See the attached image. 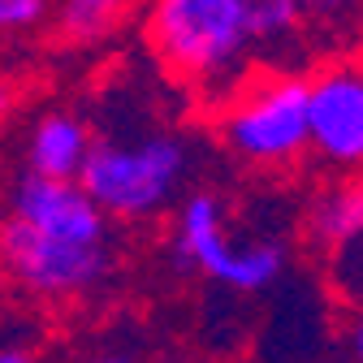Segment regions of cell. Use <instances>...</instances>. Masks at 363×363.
<instances>
[{"instance_id":"cell-1","label":"cell","mask_w":363,"mask_h":363,"mask_svg":"<svg viewBox=\"0 0 363 363\" xmlns=\"http://www.w3.org/2000/svg\"><path fill=\"white\" fill-rule=\"evenodd\" d=\"M143 39L156 65L208 104H220L255 69L242 0H147Z\"/></svg>"},{"instance_id":"cell-2","label":"cell","mask_w":363,"mask_h":363,"mask_svg":"<svg viewBox=\"0 0 363 363\" xmlns=\"http://www.w3.org/2000/svg\"><path fill=\"white\" fill-rule=\"evenodd\" d=\"M216 139L238 164L281 173L307 152V74L298 69H251L220 104H212Z\"/></svg>"},{"instance_id":"cell-3","label":"cell","mask_w":363,"mask_h":363,"mask_svg":"<svg viewBox=\"0 0 363 363\" xmlns=\"http://www.w3.org/2000/svg\"><path fill=\"white\" fill-rule=\"evenodd\" d=\"M191 173V143L182 134L152 130L139 139H91L78 186L108 220H147L164 212Z\"/></svg>"},{"instance_id":"cell-4","label":"cell","mask_w":363,"mask_h":363,"mask_svg":"<svg viewBox=\"0 0 363 363\" xmlns=\"http://www.w3.org/2000/svg\"><path fill=\"white\" fill-rule=\"evenodd\" d=\"M173 251L182 255V264L203 272L208 281L238 290V294H259L286 272V242H277V238L234 242L225 203L212 191H191L177 203Z\"/></svg>"},{"instance_id":"cell-5","label":"cell","mask_w":363,"mask_h":363,"mask_svg":"<svg viewBox=\"0 0 363 363\" xmlns=\"http://www.w3.org/2000/svg\"><path fill=\"white\" fill-rule=\"evenodd\" d=\"M117 268L113 242H74L0 212V277L43 303L96 294Z\"/></svg>"},{"instance_id":"cell-6","label":"cell","mask_w":363,"mask_h":363,"mask_svg":"<svg viewBox=\"0 0 363 363\" xmlns=\"http://www.w3.org/2000/svg\"><path fill=\"white\" fill-rule=\"evenodd\" d=\"M307 139L325 169H363V52H333L307 74Z\"/></svg>"},{"instance_id":"cell-7","label":"cell","mask_w":363,"mask_h":363,"mask_svg":"<svg viewBox=\"0 0 363 363\" xmlns=\"http://www.w3.org/2000/svg\"><path fill=\"white\" fill-rule=\"evenodd\" d=\"M5 216L26 220L43 234L74 238V242H108V216L96 208L78 182L39 177L30 169H18L5 195Z\"/></svg>"},{"instance_id":"cell-8","label":"cell","mask_w":363,"mask_h":363,"mask_svg":"<svg viewBox=\"0 0 363 363\" xmlns=\"http://www.w3.org/2000/svg\"><path fill=\"white\" fill-rule=\"evenodd\" d=\"M91 125L74 113V108H48L39 113L26 130L22 143V169L39 173V177H61V182H78V169L91 152Z\"/></svg>"},{"instance_id":"cell-9","label":"cell","mask_w":363,"mask_h":363,"mask_svg":"<svg viewBox=\"0 0 363 363\" xmlns=\"http://www.w3.org/2000/svg\"><path fill=\"white\" fill-rule=\"evenodd\" d=\"M307 234L325 255L363 238V169L342 173L325 195H315L311 216H307Z\"/></svg>"},{"instance_id":"cell-10","label":"cell","mask_w":363,"mask_h":363,"mask_svg":"<svg viewBox=\"0 0 363 363\" xmlns=\"http://www.w3.org/2000/svg\"><path fill=\"white\" fill-rule=\"evenodd\" d=\"M143 0H52V35L61 48H96L121 30Z\"/></svg>"},{"instance_id":"cell-11","label":"cell","mask_w":363,"mask_h":363,"mask_svg":"<svg viewBox=\"0 0 363 363\" xmlns=\"http://www.w3.org/2000/svg\"><path fill=\"white\" fill-rule=\"evenodd\" d=\"M247 5V22H251V43L259 57L286 52L294 43H303V13L298 0H242Z\"/></svg>"},{"instance_id":"cell-12","label":"cell","mask_w":363,"mask_h":363,"mask_svg":"<svg viewBox=\"0 0 363 363\" xmlns=\"http://www.w3.org/2000/svg\"><path fill=\"white\" fill-rule=\"evenodd\" d=\"M303 13V35L315 43H342L359 22H363V0H298Z\"/></svg>"},{"instance_id":"cell-13","label":"cell","mask_w":363,"mask_h":363,"mask_svg":"<svg viewBox=\"0 0 363 363\" xmlns=\"http://www.w3.org/2000/svg\"><path fill=\"white\" fill-rule=\"evenodd\" d=\"M52 22V0H0V39H22Z\"/></svg>"},{"instance_id":"cell-14","label":"cell","mask_w":363,"mask_h":363,"mask_svg":"<svg viewBox=\"0 0 363 363\" xmlns=\"http://www.w3.org/2000/svg\"><path fill=\"white\" fill-rule=\"evenodd\" d=\"M329 281L346 303H363V238L329 255Z\"/></svg>"},{"instance_id":"cell-15","label":"cell","mask_w":363,"mask_h":363,"mask_svg":"<svg viewBox=\"0 0 363 363\" xmlns=\"http://www.w3.org/2000/svg\"><path fill=\"white\" fill-rule=\"evenodd\" d=\"M18 104H22V86L13 78H0V125L18 113Z\"/></svg>"},{"instance_id":"cell-16","label":"cell","mask_w":363,"mask_h":363,"mask_svg":"<svg viewBox=\"0 0 363 363\" xmlns=\"http://www.w3.org/2000/svg\"><path fill=\"white\" fill-rule=\"evenodd\" d=\"M346 346H350V359L363 363V303H354V315L346 325Z\"/></svg>"},{"instance_id":"cell-17","label":"cell","mask_w":363,"mask_h":363,"mask_svg":"<svg viewBox=\"0 0 363 363\" xmlns=\"http://www.w3.org/2000/svg\"><path fill=\"white\" fill-rule=\"evenodd\" d=\"M0 363H43V359L30 350H18V346H0Z\"/></svg>"},{"instance_id":"cell-18","label":"cell","mask_w":363,"mask_h":363,"mask_svg":"<svg viewBox=\"0 0 363 363\" xmlns=\"http://www.w3.org/2000/svg\"><path fill=\"white\" fill-rule=\"evenodd\" d=\"M86 363H130V359H121V354H100V359H86Z\"/></svg>"}]
</instances>
